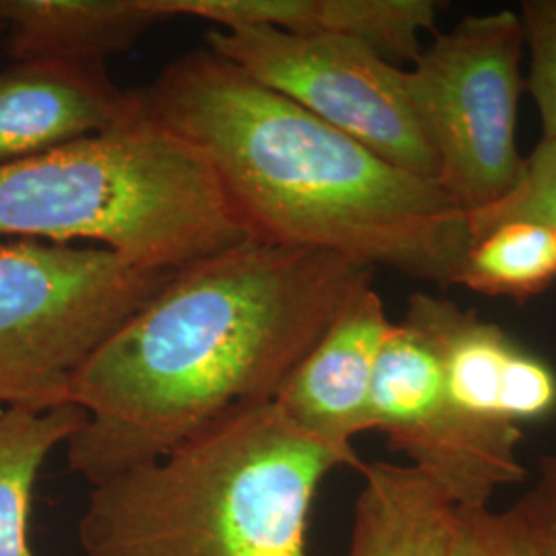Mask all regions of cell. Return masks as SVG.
I'll return each mask as SVG.
<instances>
[{"mask_svg": "<svg viewBox=\"0 0 556 556\" xmlns=\"http://www.w3.org/2000/svg\"><path fill=\"white\" fill-rule=\"evenodd\" d=\"M374 268L248 241L178 270L75 371L87 420L66 441L91 486L151 464L219 418L273 402Z\"/></svg>", "mask_w": 556, "mask_h": 556, "instance_id": "cell-1", "label": "cell"}, {"mask_svg": "<svg viewBox=\"0 0 556 556\" xmlns=\"http://www.w3.org/2000/svg\"><path fill=\"white\" fill-rule=\"evenodd\" d=\"M142 96L204 153L252 241L454 287L470 220L435 181L381 160L211 48L172 60Z\"/></svg>", "mask_w": 556, "mask_h": 556, "instance_id": "cell-2", "label": "cell"}, {"mask_svg": "<svg viewBox=\"0 0 556 556\" xmlns=\"http://www.w3.org/2000/svg\"><path fill=\"white\" fill-rule=\"evenodd\" d=\"M346 456L275 402L238 408L165 456L93 486L79 521L87 556H309L319 482Z\"/></svg>", "mask_w": 556, "mask_h": 556, "instance_id": "cell-3", "label": "cell"}, {"mask_svg": "<svg viewBox=\"0 0 556 556\" xmlns=\"http://www.w3.org/2000/svg\"><path fill=\"white\" fill-rule=\"evenodd\" d=\"M0 238L91 241L157 273L252 241L204 153L149 108L112 130L0 165Z\"/></svg>", "mask_w": 556, "mask_h": 556, "instance_id": "cell-4", "label": "cell"}, {"mask_svg": "<svg viewBox=\"0 0 556 556\" xmlns=\"http://www.w3.org/2000/svg\"><path fill=\"white\" fill-rule=\"evenodd\" d=\"M174 275L140 270L98 245L0 243V402L68 404L85 358Z\"/></svg>", "mask_w": 556, "mask_h": 556, "instance_id": "cell-5", "label": "cell"}, {"mask_svg": "<svg viewBox=\"0 0 556 556\" xmlns=\"http://www.w3.org/2000/svg\"><path fill=\"white\" fill-rule=\"evenodd\" d=\"M523 29L516 11L468 15L404 68L413 114L439 165L438 186L468 215L507 199L523 176L517 110Z\"/></svg>", "mask_w": 556, "mask_h": 556, "instance_id": "cell-6", "label": "cell"}, {"mask_svg": "<svg viewBox=\"0 0 556 556\" xmlns=\"http://www.w3.org/2000/svg\"><path fill=\"white\" fill-rule=\"evenodd\" d=\"M204 40L206 48L260 85L298 103L381 160L438 184V160L413 114L404 68L367 43L248 25L208 27Z\"/></svg>", "mask_w": 556, "mask_h": 556, "instance_id": "cell-7", "label": "cell"}, {"mask_svg": "<svg viewBox=\"0 0 556 556\" xmlns=\"http://www.w3.org/2000/svg\"><path fill=\"white\" fill-rule=\"evenodd\" d=\"M371 425L457 509L486 507L497 489L526 478L517 459L521 427L464 410L445 386L431 338L410 319L392 324L379 353Z\"/></svg>", "mask_w": 556, "mask_h": 556, "instance_id": "cell-8", "label": "cell"}, {"mask_svg": "<svg viewBox=\"0 0 556 556\" xmlns=\"http://www.w3.org/2000/svg\"><path fill=\"white\" fill-rule=\"evenodd\" d=\"M404 318L431 338L450 394L470 415L517 427L555 415V369L497 324L431 293H413Z\"/></svg>", "mask_w": 556, "mask_h": 556, "instance_id": "cell-9", "label": "cell"}, {"mask_svg": "<svg viewBox=\"0 0 556 556\" xmlns=\"http://www.w3.org/2000/svg\"><path fill=\"white\" fill-rule=\"evenodd\" d=\"M374 285L340 309L275 396L278 410L309 438L357 456L353 439L371 431V390L392 330Z\"/></svg>", "mask_w": 556, "mask_h": 556, "instance_id": "cell-10", "label": "cell"}, {"mask_svg": "<svg viewBox=\"0 0 556 556\" xmlns=\"http://www.w3.org/2000/svg\"><path fill=\"white\" fill-rule=\"evenodd\" d=\"M105 62L25 60L0 73V165L36 157L144 114Z\"/></svg>", "mask_w": 556, "mask_h": 556, "instance_id": "cell-11", "label": "cell"}, {"mask_svg": "<svg viewBox=\"0 0 556 556\" xmlns=\"http://www.w3.org/2000/svg\"><path fill=\"white\" fill-rule=\"evenodd\" d=\"M172 17H194L211 27H273L307 38H349L374 48L392 64H413L420 36L435 34V0H147Z\"/></svg>", "mask_w": 556, "mask_h": 556, "instance_id": "cell-12", "label": "cell"}, {"mask_svg": "<svg viewBox=\"0 0 556 556\" xmlns=\"http://www.w3.org/2000/svg\"><path fill=\"white\" fill-rule=\"evenodd\" d=\"M0 17L15 62H105L167 21L147 0H0Z\"/></svg>", "mask_w": 556, "mask_h": 556, "instance_id": "cell-13", "label": "cell"}, {"mask_svg": "<svg viewBox=\"0 0 556 556\" xmlns=\"http://www.w3.org/2000/svg\"><path fill=\"white\" fill-rule=\"evenodd\" d=\"M346 556H447L456 505L415 466L363 464Z\"/></svg>", "mask_w": 556, "mask_h": 556, "instance_id": "cell-14", "label": "cell"}, {"mask_svg": "<svg viewBox=\"0 0 556 556\" xmlns=\"http://www.w3.org/2000/svg\"><path fill=\"white\" fill-rule=\"evenodd\" d=\"M87 415L77 404L48 410L7 406L0 413V556H34L29 511L36 480L50 452L73 438Z\"/></svg>", "mask_w": 556, "mask_h": 556, "instance_id": "cell-15", "label": "cell"}, {"mask_svg": "<svg viewBox=\"0 0 556 556\" xmlns=\"http://www.w3.org/2000/svg\"><path fill=\"white\" fill-rule=\"evenodd\" d=\"M556 280V229L514 220L478 238L457 270L454 285L519 305L542 295Z\"/></svg>", "mask_w": 556, "mask_h": 556, "instance_id": "cell-16", "label": "cell"}, {"mask_svg": "<svg viewBox=\"0 0 556 556\" xmlns=\"http://www.w3.org/2000/svg\"><path fill=\"white\" fill-rule=\"evenodd\" d=\"M472 243L491 229L514 220H528L556 229V140H538L526 157L516 190L497 204L468 215Z\"/></svg>", "mask_w": 556, "mask_h": 556, "instance_id": "cell-17", "label": "cell"}, {"mask_svg": "<svg viewBox=\"0 0 556 556\" xmlns=\"http://www.w3.org/2000/svg\"><path fill=\"white\" fill-rule=\"evenodd\" d=\"M517 15L532 59L526 89L536 103L540 140H556V0H523Z\"/></svg>", "mask_w": 556, "mask_h": 556, "instance_id": "cell-18", "label": "cell"}, {"mask_svg": "<svg viewBox=\"0 0 556 556\" xmlns=\"http://www.w3.org/2000/svg\"><path fill=\"white\" fill-rule=\"evenodd\" d=\"M447 556H528L516 509L493 514L489 507L456 509Z\"/></svg>", "mask_w": 556, "mask_h": 556, "instance_id": "cell-19", "label": "cell"}, {"mask_svg": "<svg viewBox=\"0 0 556 556\" xmlns=\"http://www.w3.org/2000/svg\"><path fill=\"white\" fill-rule=\"evenodd\" d=\"M514 509L528 544V556H556V498L532 491Z\"/></svg>", "mask_w": 556, "mask_h": 556, "instance_id": "cell-20", "label": "cell"}, {"mask_svg": "<svg viewBox=\"0 0 556 556\" xmlns=\"http://www.w3.org/2000/svg\"><path fill=\"white\" fill-rule=\"evenodd\" d=\"M534 491L556 498V452L540 459V482Z\"/></svg>", "mask_w": 556, "mask_h": 556, "instance_id": "cell-21", "label": "cell"}, {"mask_svg": "<svg viewBox=\"0 0 556 556\" xmlns=\"http://www.w3.org/2000/svg\"><path fill=\"white\" fill-rule=\"evenodd\" d=\"M0 31H4V21L0 17Z\"/></svg>", "mask_w": 556, "mask_h": 556, "instance_id": "cell-22", "label": "cell"}]
</instances>
